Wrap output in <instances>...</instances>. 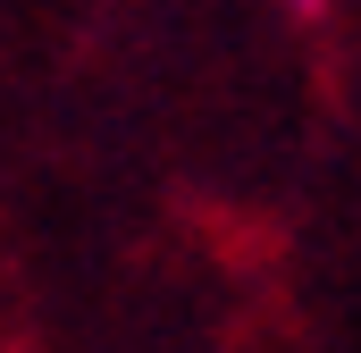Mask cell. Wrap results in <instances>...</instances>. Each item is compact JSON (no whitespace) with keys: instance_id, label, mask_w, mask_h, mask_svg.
I'll return each instance as SVG.
<instances>
[{"instance_id":"1","label":"cell","mask_w":361,"mask_h":353,"mask_svg":"<svg viewBox=\"0 0 361 353\" xmlns=\"http://www.w3.org/2000/svg\"><path fill=\"white\" fill-rule=\"evenodd\" d=\"M286 8H302V17H319V8H328V0H286Z\"/></svg>"}]
</instances>
